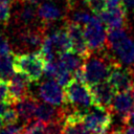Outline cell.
Instances as JSON below:
<instances>
[{"label": "cell", "mask_w": 134, "mask_h": 134, "mask_svg": "<svg viewBox=\"0 0 134 134\" xmlns=\"http://www.w3.org/2000/svg\"><path fill=\"white\" fill-rule=\"evenodd\" d=\"M106 134H122L121 133V131H119V130H115V131H112V132H110V133H106Z\"/></svg>", "instance_id": "e575fe53"}, {"label": "cell", "mask_w": 134, "mask_h": 134, "mask_svg": "<svg viewBox=\"0 0 134 134\" xmlns=\"http://www.w3.org/2000/svg\"><path fill=\"white\" fill-rule=\"evenodd\" d=\"M122 134H134V127L133 126H126L124 127V129L121 130Z\"/></svg>", "instance_id": "1f68e13d"}, {"label": "cell", "mask_w": 134, "mask_h": 134, "mask_svg": "<svg viewBox=\"0 0 134 134\" xmlns=\"http://www.w3.org/2000/svg\"><path fill=\"white\" fill-rule=\"evenodd\" d=\"M65 28H66V31L70 38V41H71L72 51L76 52L77 54H80L84 59H86L91 52H90V50L86 44L84 31H83L81 25L75 23V22L69 21V22H67Z\"/></svg>", "instance_id": "4fadbf2b"}, {"label": "cell", "mask_w": 134, "mask_h": 134, "mask_svg": "<svg viewBox=\"0 0 134 134\" xmlns=\"http://www.w3.org/2000/svg\"><path fill=\"white\" fill-rule=\"evenodd\" d=\"M83 120L91 134H106L112 124V112L109 109L92 106L83 114Z\"/></svg>", "instance_id": "5b68a950"}, {"label": "cell", "mask_w": 134, "mask_h": 134, "mask_svg": "<svg viewBox=\"0 0 134 134\" xmlns=\"http://www.w3.org/2000/svg\"><path fill=\"white\" fill-rule=\"evenodd\" d=\"M29 84L30 81L21 72L14 73L7 80L8 88V104L13 105L17 100L23 98L29 94Z\"/></svg>", "instance_id": "30bf717a"}, {"label": "cell", "mask_w": 134, "mask_h": 134, "mask_svg": "<svg viewBox=\"0 0 134 134\" xmlns=\"http://www.w3.org/2000/svg\"><path fill=\"white\" fill-rule=\"evenodd\" d=\"M84 58L80 54H77L76 52L69 50L66 52H63L61 54H59L58 57V61L67 69L69 70L72 74L75 70L82 68L83 64H84Z\"/></svg>", "instance_id": "44dd1931"}, {"label": "cell", "mask_w": 134, "mask_h": 134, "mask_svg": "<svg viewBox=\"0 0 134 134\" xmlns=\"http://www.w3.org/2000/svg\"><path fill=\"white\" fill-rule=\"evenodd\" d=\"M66 115V112L63 107H57L48 103H39L37 104L35 116L37 119L41 120L44 124H47L49 121L64 119Z\"/></svg>", "instance_id": "9a60e30c"}, {"label": "cell", "mask_w": 134, "mask_h": 134, "mask_svg": "<svg viewBox=\"0 0 134 134\" xmlns=\"http://www.w3.org/2000/svg\"><path fill=\"white\" fill-rule=\"evenodd\" d=\"M15 71V54L9 52L0 55V79L7 81Z\"/></svg>", "instance_id": "7402d4cb"}, {"label": "cell", "mask_w": 134, "mask_h": 134, "mask_svg": "<svg viewBox=\"0 0 134 134\" xmlns=\"http://www.w3.org/2000/svg\"><path fill=\"white\" fill-rule=\"evenodd\" d=\"M110 111L114 112L116 115H118L121 120L124 119L132 112L134 111V98L131 94V91L127 92H116L111 106Z\"/></svg>", "instance_id": "5bb4252c"}, {"label": "cell", "mask_w": 134, "mask_h": 134, "mask_svg": "<svg viewBox=\"0 0 134 134\" xmlns=\"http://www.w3.org/2000/svg\"><path fill=\"white\" fill-rule=\"evenodd\" d=\"M10 0H0V23L6 24L12 15Z\"/></svg>", "instance_id": "d4e9b609"}, {"label": "cell", "mask_w": 134, "mask_h": 134, "mask_svg": "<svg viewBox=\"0 0 134 134\" xmlns=\"http://www.w3.org/2000/svg\"><path fill=\"white\" fill-rule=\"evenodd\" d=\"M9 52H12L10 45H9L7 39L2 34H0V55L6 54V53H9Z\"/></svg>", "instance_id": "4dcf8cb0"}, {"label": "cell", "mask_w": 134, "mask_h": 134, "mask_svg": "<svg viewBox=\"0 0 134 134\" xmlns=\"http://www.w3.org/2000/svg\"><path fill=\"white\" fill-rule=\"evenodd\" d=\"M114 54L115 62L131 67L134 65V40L128 35L107 44Z\"/></svg>", "instance_id": "ba28073f"}, {"label": "cell", "mask_w": 134, "mask_h": 134, "mask_svg": "<svg viewBox=\"0 0 134 134\" xmlns=\"http://www.w3.org/2000/svg\"><path fill=\"white\" fill-rule=\"evenodd\" d=\"M83 31L90 52L102 51L107 46V27L96 15L84 25Z\"/></svg>", "instance_id": "277c9868"}, {"label": "cell", "mask_w": 134, "mask_h": 134, "mask_svg": "<svg viewBox=\"0 0 134 134\" xmlns=\"http://www.w3.org/2000/svg\"><path fill=\"white\" fill-rule=\"evenodd\" d=\"M19 116L17 111L14 108H10L9 106L6 108V110L1 114V121L2 126H9V125H15L18 122Z\"/></svg>", "instance_id": "cb8c5ba5"}, {"label": "cell", "mask_w": 134, "mask_h": 134, "mask_svg": "<svg viewBox=\"0 0 134 134\" xmlns=\"http://www.w3.org/2000/svg\"><path fill=\"white\" fill-rule=\"evenodd\" d=\"M82 1H84V2H86V3H88L89 1H91V0H82Z\"/></svg>", "instance_id": "8d00e7d4"}, {"label": "cell", "mask_w": 134, "mask_h": 134, "mask_svg": "<svg viewBox=\"0 0 134 134\" xmlns=\"http://www.w3.org/2000/svg\"><path fill=\"white\" fill-rule=\"evenodd\" d=\"M37 99L28 94L26 96H24L23 98L17 100L16 103H14V109L17 111L19 118H21L23 121L27 122L29 120L32 119V117L35 116V112H36V108H37Z\"/></svg>", "instance_id": "e0dca14e"}, {"label": "cell", "mask_w": 134, "mask_h": 134, "mask_svg": "<svg viewBox=\"0 0 134 134\" xmlns=\"http://www.w3.org/2000/svg\"><path fill=\"white\" fill-rule=\"evenodd\" d=\"M96 16L100 19L107 28L125 27L127 24V8L125 5L106 7Z\"/></svg>", "instance_id": "7c38bea8"}, {"label": "cell", "mask_w": 134, "mask_h": 134, "mask_svg": "<svg viewBox=\"0 0 134 134\" xmlns=\"http://www.w3.org/2000/svg\"><path fill=\"white\" fill-rule=\"evenodd\" d=\"M39 97L48 104L57 107H63L66 104V97L63 87L53 79H47L39 85Z\"/></svg>", "instance_id": "9c48e42d"}, {"label": "cell", "mask_w": 134, "mask_h": 134, "mask_svg": "<svg viewBox=\"0 0 134 134\" xmlns=\"http://www.w3.org/2000/svg\"><path fill=\"white\" fill-rule=\"evenodd\" d=\"M108 82L113 86L116 92L131 91L134 85V69L114 62L108 76Z\"/></svg>", "instance_id": "8992f818"}, {"label": "cell", "mask_w": 134, "mask_h": 134, "mask_svg": "<svg viewBox=\"0 0 134 134\" xmlns=\"http://www.w3.org/2000/svg\"><path fill=\"white\" fill-rule=\"evenodd\" d=\"M0 102H4L8 104V88L7 81L0 79Z\"/></svg>", "instance_id": "f1b7e54d"}, {"label": "cell", "mask_w": 134, "mask_h": 134, "mask_svg": "<svg viewBox=\"0 0 134 134\" xmlns=\"http://www.w3.org/2000/svg\"><path fill=\"white\" fill-rule=\"evenodd\" d=\"M54 52L57 53V55L59 57V54L72 50V46H71V41L70 38L66 31V28H59L53 30L51 34L47 35Z\"/></svg>", "instance_id": "d6986e66"}, {"label": "cell", "mask_w": 134, "mask_h": 134, "mask_svg": "<svg viewBox=\"0 0 134 134\" xmlns=\"http://www.w3.org/2000/svg\"><path fill=\"white\" fill-rule=\"evenodd\" d=\"M87 4L94 15H98L100 12H103L107 7L106 0H91Z\"/></svg>", "instance_id": "83f0119b"}, {"label": "cell", "mask_w": 134, "mask_h": 134, "mask_svg": "<svg viewBox=\"0 0 134 134\" xmlns=\"http://www.w3.org/2000/svg\"><path fill=\"white\" fill-rule=\"evenodd\" d=\"M89 88L91 91L94 106L110 110V106L116 94V91L113 86L108 82V80L89 86Z\"/></svg>", "instance_id": "8fae6325"}, {"label": "cell", "mask_w": 134, "mask_h": 134, "mask_svg": "<svg viewBox=\"0 0 134 134\" xmlns=\"http://www.w3.org/2000/svg\"><path fill=\"white\" fill-rule=\"evenodd\" d=\"M15 70L26 75L30 83H37L42 77L44 61L38 51L15 54Z\"/></svg>", "instance_id": "3957f363"}, {"label": "cell", "mask_w": 134, "mask_h": 134, "mask_svg": "<svg viewBox=\"0 0 134 134\" xmlns=\"http://www.w3.org/2000/svg\"><path fill=\"white\" fill-rule=\"evenodd\" d=\"M37 13L38 18L43 22V24L46 25L59 21L63 16L61 8L52 2H48L47 0L38 5Z\"/></svg>", "instance_id": "ac0fdd59"}, {"label": "cell", "mask_w": 134, "mask_h": 134, "mask_svg": "<svg viewBox=\"0 0 134 134\" xmlns=\"http://www.w3.org/2000/svg\"><path fill=\"white\" fill-rule=\"evenodd\" d=\"M46 134H63L64 131V119L53 120L45 124Z\"/></svg>", "instance_id": "484cf974"}, {"label": "cell", "mask_w": 134, "mask_h": 134, "mask_svg": "<svg viewBox=\"0 0 134 134\" xmlns=\"http://www.w3.org/2000/svg\"><path fill=\"white\" fill-rule=\"evenodd\" d=\"M103 51V50H102ZM102 51L91 52L83 64L84 80L88 86H92L99 82L108 80L111 67L115 62L111 57L100 53Z\"/></svg>", "instance_id": "6da1fadb"}, {"label": "cell", "mask_w": 134, "mask_h": 134, "mask_svg": "<svg viewBox=\"0 0 134 134\" xmlns=\"http://www.w3.org/2000/svg\"><path fill=\"white\" fill-rule=\"evenodd\" d=\"M64 92L66 103H68L75 111L85 113L94 106L90 88L86 83L72 79L64 87Z\"/></svg>", "instance_id": "7a4b0ae2"}, {"label": "cell", "mask_w": 134, "mask_h": 134, "mask_svg": "<svg viewBox=\"0 0 134 134\" xmlns=\"http://www.w3.org/2000/svg\"><path fill=\"white\" fill-rule=\"evenodd\" d=\"M22 127L15 125H9V126H4L3 129L0 130V134H22Z\"/></svg>", "instance_id": "f546056e"}, {"label": "cell", "mask_w": 134, "mask_h": 134, "mask_svg": "<svg viewBox=\"0 0 134 134\" xmlns=\"http://www.w3.org/2000/svg\"><path fill=\"white\" fill-rule=\"evenodd\" d=\"M93 17V15H91L90 13L88 12H85V10H77V12H74L72 15H71V21L72 22H75L80 25H85L86 23H88L91 18Z\"/></svg>", "instance_id": "4316f807"}, {"label": "cell", "mask_w": 134, "mask_h": 134, "mask_svg": "<svg viewBox=\"0 0 134 134\" xmlns=\"http://www.w3.org/2000/svg\"><path fill=\"white\" fill-rule=\"evenodd\" d=\"M125 7H134V0H124Z\"/></svg>", "instance_id": "d6a6232c"}, {"label": "cell", "mask_w": 134, "mask_h": 134, "mask_svg": "<svg viewBox=\"0 0 134 134\" xmlns=\"http://www.w3.org/2000/svg\"><path fill=\"white\" fill-rule=\"evenodd\" d=\"M46 29L44 27H38V28H29L25 27L24 29H21L17 34L16 43L19 47V49L23 51H36L37 49H40L42 42L45 37Z\"/></svg>", "instance_id": "52a82bcc"}, {"label": "cell", "mask_w": 134, "mask_h": 134, "mask_svg": "<svg viewBox=\"0 0 134 134\" xmlns=\"http://www.w3.org/2000/svg\"><path fill=\"white\" fill-rule=\"evenodd\" d=\"M37 17L38 13L35 8V4H31L27 0H25V3L22 5V7L18 9L16 16L18 23L25 27H29L30 25H32L36 22Z\"/></svg>", "instance_id": "ffe728a7"}, {"label": "cell", "mask_w": 134, "mask_h": 134, "mask_svg": "<svg viewBox=\"0 0 134 134\" xmlns=\"http://www.w3.org/2000/svg\"><path fill=\"white\" fill-rule=\"evenodd\" d=\"M28 2H30L31 4H35V5H39L40 3H42V2H44V1H46V0H27Z\"/></svg>", "instance_id": "836d02e7"}, {"label": "cell", "mask_w": 134, "mask_h": 134, "mask_svg": "<svg viewBox=\"0 0 134 134\" xmlns=\"http://www.w3.org/2000/svg\"><path fill=\"white\" fill-rule=\"evenodd\" d=\"M22 134H46L45 124L39 119L29 120L23 127Z\"/></svg>", "instance_id": "603a6c76"}, {"label": "cell", "mask_w": 134, "mask_h": 134, "mask_svg": "<svg viewBox=\"0 0 134 134\" xmlns=\"http://www.w3.org/2000/svg\"><path fill=\"white\" fill-rule=\"evenodd\" d=\"M131 94H132V96H133V98H134V85H133V87H132V89H131Z\"/></svg>", "instance_id": "d590c367"}, {"label": "cell", "mask_w": 134, "mask_h": 134, "mask_svg": "<svg viewBox=\"0 0 134 134\" xmlns=\"http://www.w3.org/2000/svg\"><path fill=\"white\" fill-rule=\"evenodd\" d=\"M83 114L84 113L75 110L66 114L64 118L63 134H91L84 124Z\"/></svg>", "instance_id": "2e32d148"}]
</instances>
